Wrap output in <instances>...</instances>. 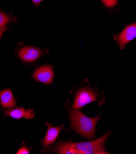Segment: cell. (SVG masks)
<instances>
[{"label":"cell","instance_id":"5b68a950","mask_svg":"<svg viewBox=\"0 0 136 154\" xmlns=\"http://www.w3.org/2000/svg\"><path fill=\"white\" fill-rule=\"evenodd\" d=\"M33 78L44 84H51L54 78V72L50 65H44L38 68L33 74Z\"/></svg>","mask_w":136,"mask_h":154},{"label":"cell","instance_id":"7c38bea8","mask_svg":"<svg viewBox=\"0 0 136 154\" xmlns=\"http://www.w3.org/2000/svg\"><path fill=\"white\" fill-rule=\"evenodd\" d=\"M29 152V150L27 148H26V147H22L21 149H20L17 151V154H28Z\"/></svg>","mask_w":136,"mask_h":154},{"label":"cell","instance_id":"5bb4252c","mask_svg":"<svg viewBox=\"0 0 136 154\" xmlns=\"http://www.w3.org/2000/svg\"><path fill=\"white\" fill-rule=\"evenodd\" d=\"M6 26L0 28V39H1V38H2V35H3L4 32L6 31Z\"/></svg>","mask_w":136,"mask_h":154},{"label":"cell","instance_id":"7a4b0ae2","mask_svg":"<svg viewBox=\"0 0 136 154\" xmlns=\"http://www.w3.org/2000/svg\"><path fill=\"white\" fill-rule=\"evenodd\" d=\"M69 116L71 128L88 140H92L95 136L96 125L100 116L91 118L83 114L80 109L70 108Z\"/></svg>","mask_w":136,"mask_h":154},{"label":"cell","instance_id":"30bf717a","mask_svg":"<svg viewBox=\"0 0 136 154\" xmlns=\"http://www.w3.org/2000/svg\"><path fill=\"white\" fill-rule=\"evenodd\" d=\"M10 17L5 12L0 11V28L6 26L9 22Z\"/></svg>","mask_w":136,"mask_h":154},{"label":"cell","instance_id":"52a82bcc","mask_svg":"<svg viewBox=\"0 0 136 154\" xmlns=\"http://www.w3.org/2000/svg\"><path fill=\"white\" fill-rule=\"evenodd\" d=\"M46 125L47 127V130L44 138L42 145L45 148L47 149L56 141L60 131L64 127V125L60 127H53L49 123H46Z\"/></svg>","mask_w":136,"mask_h":154},{"label":"cell","instance_id":"ba28073f","mask_svg":"<svg viewBox=\"0 0 136 154\" xmlns=\"http://www.w3.org/2000/svg\"><path fill=\"white\" fill-rule=\"evenodd\" d=\"M5 116H8L16 119L25 118L26 119H33L35 114L32 109H26L24 107H17L16 109L8 110L5 112Z\"/></svg>","mask_w":136,"mask_h":154},{"label":"cell","instance_id":"3957f363","mask_svg":"<svg viewBox=\"0 0 136 154\" xmlns=\"http://www.w3.org/2000/svg\"><path fill=\"white\" fill-rule=\"evenodd\" d=\"M101 98V96L93 88L89 87L81 88L75 94L72 108L80 109L84 106L93 101H98L100 100H104V99Z\"/></svg>","mask_w":136,"mask_h":154},{"label":"cell","instance_id":"4fadbf2b","mask_svg":"<svg viewBox=\"0 0 136 154\" xmlns=\"http://www.w3.org/2000/svg\"><path fill=\"white\" fill-rule=\"evenodd\" d=\"M31 1L32 2V3L36 6H39L40 5V3L43 2L44 0H31Z\"/></svg>","mask_w":136,"mask_h":154},{"label":"cell","instance_id":"9c48e42d","mask_svg":"<svg viewBox=\"0 0 136 154\" xmlns=\"http://www.w3.org/2000/svg\"><path fill=\"white\" fill-rule=\"evenodd\" d=\"M0 101L2 106L7 109H13L16 107V100L14 97L12 91L8 88L0 92Z\"/></svg>","mask_w":136,"mask_h":154},{"label":"cell","instance_id":"8fae6325","mask_svg":"<svg viewBox=\"0 0 136 154\" xmlns=\"http://www.w3.org/2000/svg\"><path fill=\"white\" fill-rule=\"evenodd\" d=\"M102 3L108 8H112L116 6L118 3V0H101Z\"/></svg>","mask_w":136,"mask_h":154},{"label":"cell","instance_id":"8992f818","mask_svg":"<svg viewBox=\"0 0 136 154\" xmlns=\"http://www.w3.org/2000/svg\"><path fill=\"white\" fill-rule=\"evenodd\" d=\"M42 55V52L41 49L28 46L20 49L19 51V58L26 63H31L36 61Z\"/></svg>","mask_w":136,"mask_h":154},{"label":"cell","instance_id":"6da1fadb","mask_svg":"<svg viewBox=\"0 0 136 154\" xmlns=\"http://www.w3.org/2000/svg\"><path fill=\"white\" fill-rule=\"evenodd\" d=\"M110 134L108 132L95 141L82 143L63 142L58 144L53 151L61 154H106L105 143Z\"/></svg>","mask_w":136,"mask_h":154},{"label":"cell","instance_id":"277c9868","mask_svg":"<svg viewBox=\"0 0 136 154\" xmlns=\"http://www.w3.org/2000/svg\"><path fill=\"white\" fill-rule=\"evenodd\" d=\"M136 38V22L128 25L119 34L115 35L113 39L121 50H123L126 45Z\"/></svg>","mask_w":136,"mask_h":154}]
</instances>
